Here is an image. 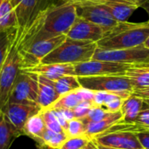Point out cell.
Here are the masks:
<instances>
[{"label": "cell", "mask_w": 149, "mask_h": 149, "mask_svg": "<svg viewBox=\"0 0 149 149\" xmlns=\"http://www.w3.org/2000/svg\"><path fill=\"white\" fill-rule=\"evenodd\" d=\"M74 5L78 17L100 26L106 31H108L119 23L113 18L109 10L100 3L86 2Z\"/></svg>", "instance_id": "12"}, {"label": "cell", "mask_w": 149, "mask_h": 149, "mask_svg": "<svg viewBox=\"0 0 149 149\" xmlns=\"http://www.w3.org/2000/svg\"><path fill=\"white\" fill-rule=\"evenodd\" d=\"M107 94V92L104 91H97L94 92V97L93 100V104L94 107H103L106 96Z\"/></svg>", "instance_id": "37"}, {"label": "cell", "mask_w": 149, "mask_h": 149, "mask_svg": "<svg viewBox=\"0 0 149 149\" xmlns=\"http://www.w3.org/2000/svg\"><path fill=\"white\" fill-rule=\"evenodd\" d=\"M38 93L37 104L41 107L42 110L49 108L58 98L54 81L51 80L44 76L38 75Z\"/></svg>", "instance_id": "17"}, {"label": "cell", "mask_w": 149, "mask_h": 149, "mask_svg": "<svg viewBox=\"0 0 149 149\" xmlns=\"http://www.w3.org/2000/svg\"><path fill=\"white\" fill-rule=\"evenodd\" d=\"M136 135L143 149H149V129L141 131Z\"/></svg>", "instance_id": "36"}, {"label": "cell", "mask_w": 149, "mask_h": 149, "mask_svg": "<svg viewBox=\"0 0 149 149\" xmlns=\"http://www.w3.org/2000/svg\"><path fill=\"white\" fill-rule=\"evenodd\" d=\"M97 43L86 40H75L66 37L65 41L45 56L41 64H72L86 62L93 58Z\"/></svg>", "instance_id": "3"}, {"label": "cell", "mask_w": 149, "mask_h": 149, "mask_svg": "<svg viewBox=\"0 0 149 149\" xmlns=\"http://www.w3.org/2000/svg\"><path fill=\"white\" fill-rule=\"evenodd\" d=\"M132 95L139 97L143 100H149V88L147 89H140V90H134Z\"/></svg>", "instance_id": "39"}, {"label": "cell", "mask_w": 149, "mask_h": 149, "mask_svg": "<svg viewBox=\"0 0 149 149\" xmlns=\"http://www.w3.org/2000/svg\"><path fill=\"white\" fill-rule=\"evenodd\" d=\"M143 106L144 101L142 99L131 95L123 101L120 109L123 117L120 121L125 123H134L135 119L143 109Z\"/></svg>", "instance_id": "19"}, {"label": "cell", "mask_w": 149, "mask_h": 149, "mask_svg": "<svg viewBox=\"0 0 149 149\" xmlns=\"http://www.w3.org/2000/svg\"><path fill=\"white\" fill-rule=\"evenodd\" d=\"M108 111H107L105 108L101 107H93L88 113L86 114V117L79 119L85 125L90 122H97L100 121L101 120H103L107 114H108Z\"/></svg>", "instance_id": "31"}, {"label": "cell", "mask_w": 149, "mask_h": 149, "mask_svg": "<svg viewBox=\"0 0 149 149\" xmlns=\"http://www.w3.org/2000/svg\"><path fill=\"white\" fill-rule=\"evenodd\" d=\"M45 129L46 127L41 111L39 113L33 115L27 120L23 128V134L34 139L37 142H39Z\"/></svg>", "instance_id": "20"}, {"label": "cell", "mask_w": 149, "mask_h": 149, "mask_svg": "<svg viewBox=\"0 0 149 149\" xmlns=\"http://www.w3.org/2000/svg\"><path fill=\"white\" fill-rule=\"evenodd\" d=\"M42 115H43V118H44V120L45 123V127L47 129H49L52 132H55V133L65 132L52 110H50V109L42 110Z\"/></svg>", "instance_id": "29"}, {"label": "cell", "mask_w": 149, "mask_h": 149, "mask_svg": "<svg viewBox=\"0 0 149 149\" xmlns=\"http://www.w3.org/2000/svg\"><path fill=\"white\" fill-rule=\"evenodd\" d=\"M131 82L134 90L149 88V69L133 65L124 74Z\"/></svg>", "instance_id": "22"}, {"label": "cell", "mask_w": 149, "mask_h": 149, "mask_svg": "<svg viewBox=\"0 0 149 149\" xmlns=\"http://www.w3.org/2000/svg\"><path fill=\"white\" fill-rule=\"evenodd\" d=\"M122 113L121 111L108 113V114L101 120L97 122H90L86 124V133L85 135L87 136L90 140L94 138L95 136L104 133L107 129H109L114 124L120 122L122 120Z\"/></svg>", "instance_id": "18"}, {"label": "cell", "mask_w": 149, "mask_h": 149, "mask_svg": "<svg viewBox=\"0 0 149 149\" xmlns=\"http://www.w3.org/2000/svg\"><path fill=\"white\" fill-rule=\"evenodd\" d=\"M90 141L86 135L68 138L59 149H85Z\"/></svg>", "instance_id": "32"}, {"label": "cell", "mask_w": 149, "mask_h": 149, "mask_svg": "<svg viewBox=\"0 0 149 149\" xmlns=\"http://www.w3.org/2000/svg\"><path fill=\"white\" fill-rule=\"evenodd\" d=\"M54 86L59 97L68 93L76 91L80 87L78 77L75 75L63 76L54 81Z\"/></svg>", "instance_id": "24"}, {"label": "cell", "mask_w": 149, "mask_h": 149, "mask_svg": "<svg viewBox=\"0 0 149 149\" xmlns=\"http://www.w3.org/2000/svg\"><path fill=\"white\" fill-rule=\"evenodd\" d=\"M92 59L136 65L148 62L149 49L144 45L118 50H104L97 47Z\"/></svg>", "instance_id": "10"}, {"label": "cell", "mask_w": 149, "mask_h": 149, "mask_svg": "<svg viewBox=\"0 0 149 149\" xmlns=\"http://www.w3.org/2000/svg\"><path fill=\"white\" fill-rule=\"evenodd\" d=\"M17 30H10L0 32V68L9 52V50L17 38Z\"/></svg>", "instance_id": "27"}, {"label": "cell", "mask_w": 149, "mask_h": 149, "mask_svg": "<svg viewBox=\"0 0 149 149\" xmlns=\"http://www.w3.org/2000/svg\"><path fill=\"white\" fill-rule=\"evenodd\" d=\"M143 45H144L145 47H147V48H148L149 49V37L146 39V41H145V43L143 44Z\"/></svg>", "instance_id": "45"}, {"label": "cell", "mask_w": 149, "mask_h": 149, "mask_svg": "<svg viewBox=\"0 0 149 149\" xmlns=\"http://www.w3.org/2000/svg\"><path fill=\"white\" fill-rule=\"evenodd\" d=\"M147 1L148 0H93L89 2L103 5L117 22H126L134 10Z\"/></svg>", "instance_id": "15"}, {"label": "cell", "mask_w": 149, "mask_h": 149, "mask_svg": "<svg viewBox=\"0 0 149 149\" xmlns=\"http://www.w3.org/2000/svg\"><path fill=\"white\" fill-rule=\"evenodd\" d=\"M17 30V19L9 0H3L0 5V32Z\"/></svg>", "instance_id": "21"}, {"label": "cell", "mask_w": 149, "mask_h": 149, "mask_svg": "<svg viewBox=\"0 0 149 149\" xmlns=\"http://www.w3.org/2000/svg\"><path fill=\"white\" fill-rule=\"evenodd\" d=\"M77 77L100 76V75H124L133 65L109 61L91 59L86 62L73 65Z\"/></svg>", "instance_id": "11"}, {"label": "cell", "mask_w": 149, "mask_h": 149, "mask_svg": "<svg viewBox=\"0 0 149 149\" xmlns=\"http://www.w3.org/2000/svg\"><path fill=\"white\" fill-rule=\"evenodd\" d=\"M134 66H138V67H142V68H147L149 69V61L148 62H146V63H142V64H140V65H136Z\"/></svg>", "instance_id": "44"}, {"label": "cell", "mask_w": 149, "mask_h": 149, "mask_svg": "<svg viewBox=\"0 0 149 149\" xmlns=\"http://www.w3.org/2000/svg\"><path fill=\"white\" fill-rule=\"evenodd\" d=\"M106 32L100 26L77 16L66 37L75 40H86L97 43L105 36Z\"/></svg>", "instance_id": "14"}, {"label": "cell", "mask_w": 149, "mask_h": 149, "mask_svg": "<svg viewBox=\"0 0 149 149\" xmlns=\"http://www.w3.org/2000/svg\"><path fill=\"white\" fill-rule=\"evenodd\" d=\"M86 133V125L79 119H73L68 122L65 134L68 138L79 137L85 135Z\"/></svg>", "instance_id": "30"}, {"label": "cell", "mask_w": 149, "mask_h": 149, "mask_svg": "<svg viewBox=\"0 0 149 149\" xmlns=\"http://www.w3.org/2000/svg\"><path fill=\"white\" fill-rule=\"evenodd\" d=\"M38 74L27 72L20 69L7 103L37 104L38 93Z\"/></svg>", "instance_id": "9"}, {"label": "cell", "mask_w": 149, "mask_h": 149, "mask_svg": "<svg viewBox=\"0 0 149 149\" xmlns=\"http://www.w3.org/2000/svg\"><path fill=\"white\" fill-rule=\"evenodd\" d=\"M17 19V40L32 24L35 19L49 8L63 3L62 0H9Z\"/></svg>", "instance_id": "5"}, {"label": "cell", "mask_w": 149, "mask_h": 149, "mask_svg": "<svg viewBox=\"0 0 149 149\" xmlns=\"http://www.w3.org/2000/svg\"><path fill=\"white\" fill-rule=\"evenodd\" d=\"M81 87L92 90L93 92L104 91L113 93L120 96L123 100L129 98L134 87L129 79L124 75H100L78 77Z\"/></svg>", "instance_id": "6"}, {"label": "cell", "mask_w": 149, "mask_h": 149, "mask_svg": "<svg viewBox=\"0 0 149 149\" xmlns=\"http://www.w3.org/2000/svg\"><path fill=\"white\" fill-rule=\"evenodd\" d=\"M65 35H59L52 38L38 40L18 51L21 58V69H29L41 64L42 59L62 44Z\"/></svg>", "instance_id": "8"}, {"label": "cell", "mask_w": 149, "mask_h": 149, "mask_svg": "<svg viewBox=\"0 0 149 149\" xmlns=\"http://www.w3.org/2000/svg\"><path fill=\"white\" fill-rule=\"evenodd\" d=\"M124 100H123L120 96H119L115 93H107L106 99H105L104 106L102 107L110 113L119 112L121 109Z\"/></svg>", "instance_id": "28"}, {"label": "cell", "mask_w": 149, "mask_h": 149, "mask_svg": "<svg viewBox=\"0 0 149 149\" xmlns=\"http://www.w3.org/2000/svg\"><path fill=\"white\" fill-rule=\"evenodd\" d=\"M76 17V8L72 3H63L49 8L35 19L17 40H15L17 49H23L38 40L48 39L59 35L66 36Z\"/></svg>", "instance_id": "1"}, {"label": "cell", "mask_w": 149, "mask_h": 149, "mask_svg": "<svg viewBox=\"0 0 149 149\" xmlns=\"http://www.w3.org/2000/svg\"><path fill=\"white\" fill-rule=\"evenodd\" d=\"M81 102L79 97L75 91L68 93L60 96L49 108L50 110H61V109H73Z\"/></svg>", "instance_id": "26"}, {"label": "cell", "mask_w": 149, "mask_h": 149, "mask_svg": "<svg viewBox=\"0 0 149 149\" xmlns=\"http://www.w3.org/2000/svg\"><path fill=\"white\" fill-rule=\"evenodd\" d=\"M141 7L148 13V15L149 16V0L147 1V2H145L144 3H142V5Z\"/></svg>", "instance_id": "43"}, {"label": "cell", "mask_w": 149, "mask_h": 149, "mask_svg": "<svg viewBox=\"0 0 149 149\" xmlns=\"http://www.w3.org/2000/svg\"><path fill=\"white\" fill-rule=\"evenodd\" d=\"M16 40V39H15ZM21 69V58L14 41L0 68V109L2 110L8 102V99Z\"/></svg>", "instance_id": "7"}, {"label": "cell", "mask_w": 149, "mask_h": 149, "mask_svg": "<svg viewBox=\"0 0 149 149\" xmlns=\"http://www.w3.org/2000/svg\"><path fill=\"white\" fill-rule=\"evenodd\" d=\"M93 107V104L91 101H81L76 107L72 109L75 119H82L86 117L89 110Z\"/></svg>", "instance_id": "33"}, {"label": "cell", "mask_w": 149, "mask_h": 149, "mask_svg": "<svg viewBox=\"0 0 149 149\" xmlns=\"http://www.w3.org/2000/svg\"><path fill=\"white\" fill-rule=\"evenodd\" d=\"M148 37L149 21L144 23L119 22L97 42V46L104 50L133 48L143 45Z\"/></svg>", "instance_id": "2"}, {"label": "cell", "mask_w": 149, "mask_h": 149, "mask_svg": "<svg viewBox=\"0 0 149 149\" xmlns=\"http://www.w3.org/2000/svg\"><path fill=\"white\" fill-rule=\"evenodd\" d=\"M75 92L77 93V94L79 97L81 101H91V102H93V100L94 97V92L93 91L86 89V88H83L80 86Z\"/></svg>", "instance_id": "35"}, {"label": "cell", "mask_w": 149, "mask_h": 149, "mask_svg": "<svg viewBox=\"0 0 149 149\" xmlns=\"http://www.w3.org/2000/svg\"><path fill=\"white\" fill-rule=\"evenodd\" d=\"M52 111L53 112L54 115L56 116V118H57L58 123L60 124V126L62 127L63 130L65 132V130L67 128V126H68V121H66V120L64 118V116L62 115V113H60L59 110H52Z\"/></svg>", "instance_id": "38"}, {"label": "cell", "mask_w": 149, "mask_h": 149, "mask_svg": "<svg viewBox=\"0 0 149 149\" xmlns=\"http://www.w3.org/2000/svg\"><path fill=\"white\" fill-rule=\"evenodd\" d=\"M42 111L38 104L7 103L2 109L6 120L15 128L19 136L23 134V128L29 118Z\"/></svg>", "instance_id": "13"}, {"label": "cell", "mask_w": 149, "mask_h": 149, "mask_svg": "<svg viewBox=\"0 0 149 149\" xmlns=\"http://www.w3.org/2000/svg\"><path fill=\"white\" fill-rule=\"evenodd\" d=\"M27 72L44 76L51 80H57L63 76L75 75L74 66L72 64H40L29 69H21Z\"/></svg>", "instance_id": "16"}, {"label": "cell", "mask_w": 149, "mask_h": 149, "mask_svg": "<svg viewBox=\"0 0 149 149\" xmlns=\"http://www.w3.org/2000/svg\"><path fill=\"white\" fill-rule=\"evenodd\" d=\"M134 123L139 124L146 128H149V106L145 101H144L143 109L141 110L138 117L135 119Z\"/></svg>", "instance_id": "34"}, {"label": "cell", "mask_w": 149, "mask_h": 149, "mask_svg": "<svg viewBox=\"0 0 149 149\" xmlns=\"http://www.w3.org/2000/svg\"><path fill=\"white\" fill-rule=\"evenodd\" d=\"M19 134L6 120L0 109V149H10L13 141Z\"/></svg>", "instance_id": "23"}, {"label": "cell", "mask_w": 149, "mask_h": 149, "mask_svg": "<svg viewBox=\"0 0 149 149\" xmlns=\"http://www.w3.org/2000/svg\"><path fill=\"white\" fill-rule=\"evenodd\" d=\"M62 1H63V3H70L75 4V3H80L93 1V0H62Z\"/></svg>", "instance_id": "42"}, {"label": "cell", "mask_w": 149, "mask_h": 149, "mask_svg": "<svg viewBox=\"0 0 149 149\" xmlns=\"http://www.w3.org/2000/svg\"><path fill=\"white\" fill-rule=\"evenodd\" d=\"M146 129L149 128H146L136 123H125L120 121L92 140L99 145L109 148L143 149L136 134Z\"/></svg>", "instance_id": "4"}, {"label": "cell", "mask_w": 149, "mask_h": 149, "mask_svg": "<svg viewBox=\"0 0 149 149\" xmlns=\"http://www.w3.org/2000/svg\"><path fill=\"white\" fill-rule=\"evenodd\" d=\"M60 113H62V115L64 116V118L66 120V121H70L73 119H75L74 117V113L72 109H61L59 110Z\"/></svg>", "instance_id": "40"}, {"label": "cell", "mask_w": 149, "mask_h": 149, "mask_svg": "<svg viewBox=\"0 0 149 149\" xmlns=\"http://www.w3.org/2000/svg\"><path fill=\"white\" fill-rule=\"evenodd\" d=\"M85 149H119V148H109V147L101 146V145H99L98 143H96L95 141H93V140H91V141H89V143L87 144V146L85 148Z\"/></svg>", "instance_id": "41"}, {"label": "cell", "mask_w": 149, "mask_h": 149, "mask_svg": "<svg viewBox=\"0 0 149 149\" xmlns=\"http://www.w3.org/2000/svg\"><path fill=\"white\" fill-rule=\"evenodd\" d=\"M142 100H143V99H142ZM144 100V101H145V102H146V103H147V104L149 106V100Z\"/></svg>", "instance_id": "46"}, {"label": "cell", "mask_w": 149, "mask_h": 149, "mask_svg": "<svg viewBox=\"0 0 149 149\" xmlns=\"http://www.w3.org/2000/svg\"><path fill=\"white\" fill-rule=\"evenodd\" d=\"M2 2H3V0H0V5H1V3H2Z\"/></svg>", "instance_id": "47"}, {"label": "cell", "mask_w": 149, "mask_h": 149, "mask_svg": "<svg viewBox=\"0 0 149 149\" xmlns=\"http://www.w3.org/2000/svg\"><path fill=\"white\" fill-rule=\"evenodd\" d=\"M67 139L68 136L65 132L55 133L46 128L42 135L41 141L38 143H43L51 149H59Z\"/></svg>", "instance_id": "25"}]
</instances>
